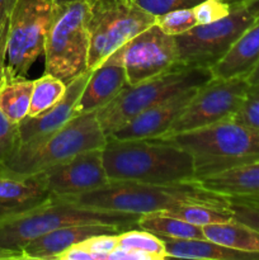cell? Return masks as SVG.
Instances as JSON below:
<instances>
[{"mask_svg": "<svg viewBox=\"0 0 259 260\" xmlns=\"http://www.w3.org/2000/svg\"><path fill=\"white\" fill-rule=\"evenodd\" d=\"M61 198L96 210L136 215L163 212L190 203L228 208V197L203 189L195 180L167 184L109 180L103 187L90 192Z\"/></svg>", "mask_w": 259, "mask_h": 260, "instance_id": "6da1fadb", "label": "cell"}, {"mask_svg": "<svg viewBox=\"0 0 259 260\" xmlns=\"http://www.w3.org/2000/svg\"><path fill=\"white\" fill-rule=\"evenodd\" d=\"M103 164L109 180L156 184L195 180L192 156L161 139H107Z\"/></svg>", "mask_w": 259, "mask_h": 260, "instance_id": "7a4b0ae2", "label": "cell"}, {"mask_svg": "<svg viewBox=\"0 0 259 260\" xmlns=\"http://www.w3.org/2000/svg\"><path fill=\"white\" fill-rule=\"evenodd\" d=\"M156 139L170 142L192 156L195 180L259 160V131L231 118Z\"/></svg>", "mask_w": 259, "mask_h": 260, "instance_id": "3957f363", "label": "cell"}, {"mask_svg": "<svg viewBox=\"0 0 259 260\" xmlns=\"http://www.w3.org/2000/svg\"><path fill=\"white\" fill-rule=\"evenodd\" d=\"M136 213L85 207L52 196L45 205L0 221V248L23 258V249L35 239L65 226L118 225L137 228Z\"/></svg>", "mask_w": 259, "mask_h": 260, "instance_id": "277c9868", "label": "cell"}, {"mask_svg": "<svg viewBox=\"0 0 259 260\" xmlns=\"http://www.w3.org/2000/svg\"><path fill=\"white\" fill-rule=\"evenodd\" d=\"M107 136L96 111L78 114L57 131L20 144L0 169L14 175H36L80 152L103 149Z\"/></svg>", "mask_w": 259, "mask_h": 260, "instance_id": "5b68a950", "label": "cell"}, {"mask_svg": "<svg viewBox=\"0 0 259 260\" xmlns=\"http://www.w3.org/2000/svg\"><path fill=\"white\" fill-rule=\"evenodd\" d=\"M212 78L207 68L179 66L136 85H126L108 104L96 111V118L107 137L150 107L190 88H198Z\"/></svg>", "mask_w": 259, "mask_h": 260, "instance_id": "8992f818", "label": "cell"}, {"mask_svg": "<svg viewBox=\"0 0 259 260\" xmlns=\"http://www.w3.org/2000/svg\"><path fill=\"white\" fill-rule=\"evenodd\" d=\"M85 3L90 71L135 36L155 24L156 19L134 0H85Z\"/></svg>", "mask_w": 259, "mask_h": 260, "instance_id": "52a82bcc", "label": "cell"}, {"mask_svg": "<svg viewBox=\"0 0 259 260\" xmlns=\"http://www.w3.org/2000/svg\"><path fill=\"white\" fill-rule=\"evenodd\" d=\"M58 7L52 0H18L8 35L5 84L27 78L33 63L43 56Z\"/></svg>", "mask_w": 259, "mask_h": 260, "instance_id": "ba28073f", "label": "cell"}, {"mask_svg": "<svg viewBox=\"0 0 259 260\" xmlns=\"http://www.w3.org/2000/svg\"><path fill=\"white\" fill-rule=\"evenodd\" d=\"M85 0L58 7L45 45V74L70 83L88 71L89 32Z\"/></svg>", "mask_w": 259, "mask_h": 260, "instance_id": "9c48e42d", "label": "cell"}, {"mask_svg": "<svg viewBox=\"0 0 259 260\" xmlns=\"http://www.w3.org/2000/svg\"><path fill=\"white\" fill-rule=\"evenodd\" d=\"M255 20L245 8L239 7L231 9L230 14L217 22L197 24L175 36L179 63L190 68L211 69Z\"/></svg>", "mask_w": 259, "mask_h": 260, "instance_id": "30bf717a", "label": "cell"}, {"mask_svg": "<svg viewBox=\"0 0 259 260\" xmlns=\"http://www.w3.org/2000/svg\"><path fill=\"white\" fill-rule=\"evenodd\" d=\"M249 83L246 78H211L196 91L192 101L163 136L193 131L233 118L240 107ZM160 136V137H163Z\"/></svg>", "mask_w": 259, "mask_h": 260, "instance_id": "8fae6325", "label": "cell"}, {"mask_svg": "<svg viewBox=\"0 0 259 260\" xmlns=\"http://www.w3.org/2000/svg\"><path fill=\"white\" fill-rule=\"evenodd\" d=\"M127 85H136L182 66L177 41L152 24L121 47Z\"/></svg>", "mask_w": 259, "mask_h": 260, "instance_id": "7c38bea8", "label": "cell"}, {"mask_svg": "<svg viewBox=\"0 0 259 260\" xmlns=\"http://www.w3.org/2000/svg\"><path fill=\"white\" fill-rule=\"evenodd\" d=\"M53 196H75L103 187L109 182L103 164V149L80 152L40 173Z\"/></svg>", "mask_w": 259, "mask_h": 260, "instance_id": "4fadbf2b", "label": "cell"}, {"mask_svg": "<svg viewBox=\"0 0 259 260\" xmlns=\"http://www.w3.org/2000/svg\"><path fill=\"white\" fill-rule=\"evenodd\" d=\"M200 88V86H198ZM198 88L183 90L155 106L135 118L127 122L123 127L117 129L107 139L116 140H136V139H156L163 136L169 129L170 124L175 121L183 109L188 106L195 96Z\"/></svg>", "mask_w": 259, "mask_h": 260, "instance_id": "5bb4252c", "label": "cell"}, {"mask_svg": "<svg viewBox=\"0 0 259 260\" xmlns=\"http://www.w3.org/2000/svg\"><path fill=\"white\" fill-rule=\"evenodd\" d=\"M126 85V71L121 48H118L98 68L91 70L88 83L76 103V114L98 111L108 104Z\"/></svg>", "mask_w": 259, "mask_h": 260, "instance_id": "9a60e30c", "label": "cell"}, {"mask_svg": "<svg viewBox=\"0 0 259 260\" xmlns=\"http://www.w3.org/2000/svg\"><path fill=\"white\" fill-rule=\"evenodd\" d=\"M90 70L85 71L78 78L68 83L65 95L55 106L36 117H27L19 124V145L46 136L65 126L70 119L78 116L75 111L76 103L85 88L90 76ZM18 145V146H19Z\"/></svg>", "mask_w": 259, "mask_h": 260, "instance_id": "2e32d148", "label": "cell"}, {"mask_svg": "<svg viewBox=\"0 0 259 260\" xmlns=\"http://www.w3.org/2000/svg\"><path fill=\"white\" fill-rule=\"evenodd\" d=\"M52 196L40 175L0 172V221L45 205Z\"/></svg>", "mask_w": 259, "mask_h": 260, "instance_id": "e0dca14e", "label": "cell"}, {"mask_svg": "<svg viewBox=\"0 0 259 260\" xmlns=\"http://www.w3.org/2000/svg\"><path fill=\"white\" fill-rule=\"evenodd\" d=\"M118 225H74L57 229L30 241L23 249L24 259H55L63 250L99 234H119L127 230Z\"/></svg>", "mask_w": 259, "mask_h": 260, "instance_id": "ac0fdd59", "label": "cell"}, {"mask_svg": "<svg viewBox=\"0 0 259 260\" xmlns=\"http://www.w3.org/2000/svg\"><path fill=\"white\" fill-rule=\"evenodd\" d=\"M259 62V19H256L240 37L229 52L210 69L212 78H246Z\"/></svg>", "mask_w": 259, "mask_h": 260, "instance_id": "d6986e66", "label": "cell"}, {"mask_svg": "<svg viewBox=\"0 0 259 260\" xmlns=\"http://www.w3.org/2000/svg\"><path fill=\"white\" fill-rule=\"evenodd\" d=\"M195 182L203 189L225 197L259 194V160Z\"/></svg>", "mask_w": 259, "mask_h": 260, "instance_id": "ffe728a7", "label": "cell"}, {"mask_svg": "<svg viewBox=\"0 0 259 260\" xmlns=\"http://www.w3.org/2000/svg\"><path fill=\"white\" fill-rule=\"evenodd\" d=\"M168 258L210 259V260H251L259 259V254L235 250L216 244L207 239L188 240H163Z\"/></svg>", "mask_w": 259, "mask_h": 260, "instance_id": "44dd1931", "label": "cell"}, {"mask_svg": "<svg viewBox=\"0 0 259 260\" xmlns=\"http://www.w3.org/2000/svg\"><path fill=\"white\" fill-rule=\"evenodd\" d=\"M202 230L207 240L235 250L259 254V234L244 223L231 220L203 226Z\"/></svg>", "mask_w": 259, "mask_h": 260, "instance_id": "7402d4cb", "label": "cell"}, {"mask_svg": "<svg viewBox=\"0 0 259 260\" xmlns=\"http://www.w3.org/2000/svg\"><path fill=\"white\" fill-rule=\"evenodd\" d=\"M137 228L159 236L161 240L206 239L202 228L200 226H195L180 218L172 217L161 212L141 215L137 221Z\"/></svg>", "mask_w": 259, "mask_h": 260, "instance_id": "603a6c76", "label": "cell"}, {"mask_svg": "<svg viewBox=\"0 0 259 260\" xmlns=\"http://www.w3.org/2000/svg\"><path fill=\"white\" fill-rule=\"evenodd\" d=\"M33 80L19 79L0 88V111L13 123L19 124L27 118L32 95Z\"/></svg>", "mask_w": 259, "mask_h": 260, "instance_id": "cb8c5ba5", "label": "cell"}, {"mask_svg": "<svg viewBox=\"0 0 259 260\" xmlns=\"http://www.w3.org/2000/svg\"><path fill=\"white\" fill-rule=\"evenodd\" d=\"M68 84L50 74L33 80L29 111L27 117H36L55 106L65 95Z\"/></svg>", "mask_w": 259, "mask_h": 260, "instance_id": "d4e9b609", "label": "cell"}, {"mask_svg": "<svg viewBox=\"0 0 259 260\" xmlns=\"http://www.w3.org/2000/svg\"><path fill=\"white\" fill-rule=\"evenodd\" d=\"M161 213L172 217L180 218L188 223H192L195 226L213 225V223H222L233 220L231 212L229 208L213 207L207 205H197V203H190V205H182L172 208V210L163 211Z\"/></svg>", "mask_w": 259, "mask_h": 260, "instance_id": "484cf974", "label": "cell"}, {"mask_svg": "<svg viewBox=\"0 0 259 260\" xmlns=\"http://www.w3.org/2000/svg\"><path fill=\"white\" fill-rule=\"evenodd\" d=\"M117 248L147 254L154 260L168 258L164 241L159 236L154 235L146 230H142L140 228H131L119 233Z\"/></svg>", "mask_w": 259, "mask_h": 260, "instance_id": "4316f807", "label": "cell"}, {"mask_svg": "<svg viewBox=\"0 0 259 260\" xmlns=\"http://www.w3.org/2000/svg\"><path fill=\"white\" fill-rule=\"evenodd\" d=\"M228 208L233 220L244 223L259 234V197L240 196L228 197Z\"/></svg>", "mask_w": 259, "mask_h": 260, "instance_id": "83f0119b", "label": "cell"}, {"mask_svg": "<svg viewBox=\"0 0 259 260\" xmlns=\"http://www.w3.org/2000/svg\"><path fill=\"white\" fill-rule=\"evenodd\" d=\"M155 24L159 25L163 32L175 37L196 27L197 19H196L193 8H183V9L170 10L161 15H157Z\"/></svg>", "mask_w": 259, "mask_h": 260, "instance_id": "f1b7e54d", "label": "cell"}, {"mask_svg": "<svg viewBox=\"0 0 259 260\" xmlns=\"http://www.w3.org/2000/svg\"><path fill=\"white\" fill-rule=\"evenodd\" d=\"M231 119L259 131V84L249 85L240 107Z\"/></svg>", "mask_w": 259, "mask_h": 260, "instance_id": "f546056e", "label": "cell"}, {"mask_svg": "<svg viewBox=\"0 0 259 260\" xmlns=\"http://www.w3.org/2000/svg\"><path fill=\"white\" fill-rule=\"evenodd\" d=\"M18 0H0V88L5 85V56L10 20Z\"/></svg>", "mask_w": 259, "mask_h": 260, "instance_id": "4dcf8cb0", "label": "cell"}, {"mask_svg": "<svg viewBox=\"0 0 259 260\" xmlns=\"http://www.w3.org/2000/svg\"><path fill=\"white\" fill-rule=\"evenodd\" d=\"M19 145V128L0 111V169Z\"/></svg>", "mask_w": 259, "mask_h": 260, "instance_id": "1f68e13d", "label": "cell"}, {"mask_svg": "<svg viewBox=\"0 0 259 260\" xmlns=\"http://www.w3.org/2000/svg\"><path fill=\"white\" fill-rule=\"evenodd\" d=\"M197 24H210L222 19L231 13V7L225 0H202L193 7Z\"/></svg>", "mask_w": 259, "mask_h": 260, "instance_id": "d6a6232c", "label": "cell"}, {"mask_svg": "<svg viewBox=\"0 0 259 260\" xmlns=\"http://www.w3.org/2000/svg\"><path fill=\"white\" fill-rule=\"evenodd\" d=\"M81 244L96 256V260H107V256L118 246V234H99Z\"/></svg>", "mask_w": 259, "mask_h": 260, "instance_id": "836d02e7", "label": "cell"}, {"mask_svg": "<svg viewBox=\"0 0 259 260\" xmlns=\"http://www.w3.org/2000/svg\"><path fill=\"white\" fill-rule=\"evenodd\" d=\"M134 2L147 13L157 17L170 10L193 8L202 0H134Z\"/></svg>", "mask_w": 259, "mask_h": 260, "instance_id": "e575fe53", "label": "cell"}, {"mask_svg": "<svg viewBox=\"0 0 259 260\" xmlns=\"http://www.w3.org/2000/svg\"><path fill=\"white\" fill-rule=\"evenodd\" d=\"M56 260H96V256L88 250L83 244H75L63 250L55 258Z\"/></svg>", "mask_w": 259, "mask_h": 260, "instance_id": "d590c367", "label": "cell"}, {"mask_svg": "<svg viewBox=\"0 0 259 260\" xmlns=\"http://www.w3.org/2000/svg\"><path fill=\"white\" fill-rule=\"evenodd\" d=\"M107 260H154L150 255L134 250L116 248L108 256Z\"/></svg>", "mask_w": 259, "mask_h": 260, "instance_id": "8d00e7d4", "label": "cell"}, {"mask_svg": "<svg viewBox=\"0 0 259 260\" xmlns=\"http://www.w3.org/2000/svg\"><path fill=\"white\" fill-rule=\"evenodd\" d=\"M246 10L253 15L255 19H259V0H248L244 5Z\"/></svg>", "mask_w": 259, "mask_h": 260, "instance_id": "74e56055", "label": "cell"}, {"mask_svg": "<svg viewBox=\"0 0 259 260\" xmlns=\"http://www.w3.org/2000/svg\"><path fill=\"white\" fill-rule=\"evenodd\" d=\"M246 81L249 85H254V84H259V62L253 68V70L246 75Z\"/></svg>", "mask_w": 259, "mask_h": 260, "instance_id": "f35d334b", "label": "cell"}, {"mask_svg": "<svg viewBox=\"0 0 259 260\" xmlns=\"http://www.w3.org/2000/svg\"><path fill=\"white\" fill-rule=\"evenodd\" d=\"M225 2L228 3L229 5H230L231 9H234V8L244 7V5H245V3L248 2V0H225Z\"/></svg>", "mask_w": 259, "mask_h": 260, "instance_id": "ab89813d", "label": "cell"}, {"mask_svg": "<svg viewBox=\"0 0 259 260\" xmlns=\"http://www.w3.org/2000/svg\"><path fill=\"white\" fill-rule=\"evenodd\" d=\"M52 2H55L56 4H58V5H62V4H69V3L79 2V0H52Z\"/></svg>", "mask_w": 259, "mask_h": 260, "instance_id": "60d3db41", "label": "cell"}, {"mask_svg": "<svg viewBox=\"0 0 259 260\" xmlns=\"http://www.w3.org/2000/svg\"><path fill=\"white\" fill-rule=\"evenodd\" d=\"M254 196H258V197H259V194H254Z\"/></svg>", "mask_w": 259, "mask_h": 260, "instance_id": "b9f144b4", "label": "cell"}]
</instances>
